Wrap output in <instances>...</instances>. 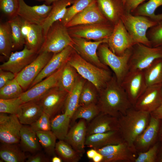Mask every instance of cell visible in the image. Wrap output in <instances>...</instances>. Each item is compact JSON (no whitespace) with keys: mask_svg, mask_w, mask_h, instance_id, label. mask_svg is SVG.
<instances>
[{"mask_svg":"<svg viewBox=\"0 0 162 162\" xmlns=\"http://www.w3.org/2000/svg\"><path fill=\"white\" fill-rule=\"evenodd\" d=\"M86 122L83 119H80L70 128L64 140L81 156L85 152L87 126Z\"/></svg>","mask_w":162,"mask_h":162,"instance_id":"obj_25","label":"cell"},{"mask_svg":"<svg viewBox=\"0 0 162 162\" xmlns=\"http://www.w3.org/2000/svg\"><path fill=\"white\" fill-rule=\"evenodd\" d=\"M121 85L133 106L147 87L143 71L139 70H129Z\"/></svg>","mask_w":162,"mask_h":162,"instance_id":"obj_12","label":"cell"},{"mask_svg":"<svg viewBox=\"0 0 162 162\" xmlns=\"http://www.w3.org/2000/svg\"><path fill=\"white\" fill-rule=\"evenodd\" d=\"M27 162H48L49 158L43 153L38 152L27 157Z\"/></svg>","mask_w":162,"mask_h":162,"instance_id":"obj_51","label":"cell"},{"mask_svg":"<svg viewBox=\"0 0 162 162\" xmlns=\"http://www.w3.org/2000/svg\"><path fill=\"white\" fill-rule=\"evenodd\" d=\"M74 50L72 46L70 45L61 52L54 54L28 88L51 75L64 65L68 62Z\"/></svg>","mask_w":162,"mask_h":162,"instance_id":"obj_22","label":"cell"},{"mask_svg":"<svg viewBox=\"0 0 162 162\" xmlns=\"http://www.w3.org/2000/svg\"><path fill=\"white\" fill-rule=\"evenodd\" d=\"M71 118L64 113L57 115L51 120V130L59 140H64L68 132Z\"/></svg>","mask_w":162,"mask_h":162,"instance_id":"obj_34","label":"cell"},{"mask_svg":"<svg viewBox=\"0 0 162 162\" xmlns=\"http://www.w3.org/2000/svg\"><path fill=\"white\" fill-rule=\"evenodd\" d=\"M43 112L38 101L32 100L21 105L20 112L17 117L22 124L31 125L39 118Z\"/></svg>","mask_w":162,"mask_h":162,"instance_id":"obj_29","label":"cell"},{"mask_svg":"<svg viewBox=\"0 0 162 162\" xmlns=\"http://www.w3.org/2000/svg\"><path fill=\"white\" fill-rule=\"evenodd\" d=\"M74 0H59L54 2L47 16L41 26L44 38L50 27L55 22L61 20L64 16L67 8Z\"/></svg>","mask_w":162,"mask_h":162,"instance_id":"obj_28","label":"cell"},{"mask_svg":"<svg viewBox=\"0 0 162 162\" xmlns=\"http://www.w3.org/2000/svg\"><path fill=\"white\" fill-rule=\"evenodd\" d=\"M162 58V46L149 47L140 43L131 48L129 59V70H143L155 59Z\"/></svg>","mask_w":162,"mask_h":162,"instance_id":"obj_7","label":"cell"},{"mask_svg":"<svg viewBox=\"0 0 162 162\" xmlns=\"http://www.w3.org/2000/svg\"><path fill=\"white\" fill-rule=\"evenodd\" d=\"M107 22H109L101 12L95 0L74 16L65 26L69 28L79 25Z\"/></svg>","mask_w":162,"mask_h":162,"instance_id":"obj_21","label":"cell"},{"mask_svg":"<svg viewBox=\"0 0 162 162\" xmlns=\"http://www.w3.org/2000/svg\"><path fill=\"white\" fill-rule=\"evenodd\" d=\"M147 0H127L124 4L125 12L132 13L139 5Z\"/></svg>","mask_w":162,"mask_h":162,"instance_id":"obj_52","label":"cell"},{"mask_svg":"<svg viewBox=\"0 0 162 162\" xmlns=\"http://www.w3.org/2000/svg\"><path fill=\"white\" fill-rule=\"evenodd\" d=\"M19 0H0V9L9 19L17 16Z\"/></svg>","mask_w":162,"mask_h":162,"instance_id":"obj_47","label":"cell"},{"mask_svg":"<svg viewBox=\"0 0 162 162\" xmlns=\"http://www.w3.org/2000/svg\"><path fill=\"white\" fill-rule=\"evenodd\" d=\"M150 117V113L136 110L133 106L118 118L119 130L124 141L136 152L134 142L148 125Z\"/></svg>","mask_w":162,"mask_h":162,"instance_id":"obj_2","label":"cell"},{"mask_svg":"<svg viewBox=\"0 0 162 162\" xmlns=\"http://www.w3.org/2000/svg\"><path fill=\"white\" fill-rule=\"evenodd\" d=\"M124 141L120 131L117 130L88 135L86 137L85 145L87 147L97 149Z\"/></svg>","mask_w":162,"mask_h":162,"instance_id":"obj_27","label":"cell"},{"mask_svg":"<svg viewBox=\"0 0 162 162\" xmlns=\"http://www.w3.org/2000/svg\"><path fill=\"white\" fill-rule=\"evenodd\" d=\"M100 112L97 104L79 106L74 112L71 120L73 123L78 119H83L89 123Z\"/></svg>","mask_w":162,"mask_h":162,"instance_id":"obj_41","label":"cell"},{"mask_svg":"<svg viewBox=\"0 0 162 162\" xmlns=\"http://www.w3.org/2000/svg\"><path fill=\"white\" fill-rule=\"evenodd\" d=\"M161 149L160 147L156 161L162 162V147Z\"/></svg>","mask_w":162,"mask_h":162,"instance_id":"obj_58","label":"cell"},{"mask_svg":"<svg viewBox=\"0 0 162 162\" xmlns=\"http://www.w3.org/2000/svg\"><path fill=\"white\" fill-rule=\"evenodd\" d=\"M124 25L135 44H142L152 47L147 36L148 29L157 22L144 16L135 15L125 12L121 17Z\"/></svg>","mask_w":162,"mask_h":162,"instance_id":"obj_4","label":"cell"},{"mask_svg":"<svg viewBox=\"0 0 162 162\" xmlns=\"http://www.w3.org/2000/svg\"><path fill=\"white\" fill-rule=\"evenodd\" d=\"M39 2H44V4L47 5H51L54 2L59 0H35Z\"/></svg>","mask_w":162,"mask_h":162,"instance_id":"obj_57","label":"cell"},{"mask_svg":"<svg viewBox=\"0 0 162 162\" xmlns=\"http://www.w3.org/2000/svg\"><path fill=\"white\" fill-rule=\"evenodd\" d=\"M12 50V43L10 26L7 21L0 24V54L8 59Z\"/></svg>","mask_w":162,"mask_h":162,"instance_id":"obj_36","label":"cell"},{"mask_svg":"<svg viewBox=\"0 0 162 162\" xmlns=\"http://www.w3.org/2000/svg\"><path fill=\"white\" fill-rule=\"evenodd\" d=\"M98 153L96 149L92 148L87 151V156L88 158L92 159Z\"/></svg>","mask_w":162,"mask_h":162,"instance_id":"obj_54","label":"cell"},{"mask_svg":"<svg viewBox=\"0 0 162 162\" xmlns=\"http://www.w3.org/2000/svg\"><path fill=\"white\" fill-rule=\"evenodd\" d=\"M160 147L159 142H156L147 151L138 153L134 162H156Z\"/></svg>","mask_w":162,"mask_h":162,"instance_id":"obj_48","label":"cell"},{"mask_svg":"<svg viewBox=\"0 0 162 162\" xmlns=\"http://www.w3.org/2000/svg\"><path fill=\"white\" fill-rule=\"evenodd\" d=\"M86 81V80L79 75L73 89L68 96L64 107V113L69 116L71 119L79 106L80 93Z\"/></svg>","mask_w":162,"mask_h":162,"instance_id":"obj_31","label":"cell"},{"mask_svg":"<svg viewBox=\"0 0 162 162\" xmlns=\"http://www.w3.org/2000/svg\"><path fill=\"white\" fill-rule=\"evenodd\" d=\"M24 92L15 78L0 88V99H7L18 98Z\"/></svg>","mask_w":162,"mask_h":162,"instance_id":"obj_43","label":"cell"},{"mask_svg":"<svg viewBox=\"0 0 162 162\" xmlns=\"http://www.w3.org/2000/svg\"><path fill=\"white\" fill-rule=\"evenodd\" d=\"M143 71L147 86L162 84V58L154 60Z\"/></svg>","mask_w":162,"mask_h":162,"instance_id":"obj_35","label":"cell"},{"mask_svg":"<svg viewBox=\"0 0 162 162\" xmlns=\"http://www.w3.org/2000/svg\"><path fill=\"white\" fill-rule=\"evenodd\" d=\"M95 0H74L70 6L67 8L65 15L60 21L65 25L78 13Z\"/></svg>","mask_w":162,"mask_h":162,"instance_id":"obj_44","label":"cell"},{"mask_svg":"<svg viewBox=\"0 0 162 162\" xmlns=\"http://www.w3.org/2000/svg\"><path fill=\"white\" fill-rule=\"evenodd\" d=\"M162 84L147 86L134 107L136 110L151 113L162 104Z\"/></svg>","mask_w":162,"mask_h":162,"instance_id":"obj_18","label":"cell"},{"mask_svg":"<svg viewBox=\"0 0 162 162\" xmlns=\"http://www.w3.org/2000/svg\"><path fill=\"white\" fill-rule=\"evenodd\" d=\"M40 144L46 154L51 156L55 155L56 137L51 130L36 132Z\"/></svg>","mask_w":162,"mask_h":162,"instance_id":"obj_42","label":"cell"},{"mask_svg":"<svg viewBox=\"0 0 162 162\" xmlns=\"http://www.w3.org/2000/svg\"><path fill=\"white\" fill-rule=\"evenodd\" d=\"M21 29L25 45L38 54L44 40L41 26L29 23L22 19Z\"/></svg>","mask_w":162,"mask_h":162,"instance_id":"obj_23","label":"cell"},{"mask_svg":"<svg viewBox=\"0 0 162 162\" xmlns=\"http://www.w3.org/2000/svg\"><path fill=\"white\" fill-rule=\"evenodd\" d=\"M64 65L51 75L24 91L19 97L22 103L38 100L50 89L58 86Z\"/></svg>","mask_w":162,"mask_h":162,"instance_id":"obj_16","label":"cell"},{"mask_svg":"<svg viewBox=\"0 0 162 162\" xmlns=\"http://www.w3.org/2000/svg\"><path fill=\"white\" fill-rule=\"evenodd\" d=\"M119 130L118 118L100 112L88 123L87 126L86 136Z\"/></svg>","mask_w":162,"mask_h":162,"instance_id":"obj_24","label":"cell"},{"mask_svg":"<svg viewBox=\"0 0 162 162\" xmlns=\"http://www.w3.org/2000/svg\"><path fill=\"white\" fill-rule=\"evenodd\" d=\"M98 6L104 16L113 25L120 20L125 12L121 0H96Z\"/></svg>","mask_w":162,"mask_h":162,"instance_id":"obj_26","label":"cell"},{"mask_svg":"<svg viewBox=\"0 0 162 162\" xmlns=\"http://www.w3.org/2000/svg\"><path fill=\"white\" fill-rule=\"evenodd\" d=\"M62 160L59 156H54L52 158L51 161L52 162H62Z\"/></svg>","mask_w":162,"mask_h":162,"instance_id":"obj_59","label":"cell"},{"mask_svg":"<svg viewBox=\"0 0 162 162\" xmlns=\"http://www.w3.org/2000/svg\"><path fill=\"white\" fill-rule=\"evenodd\" d=\"M151 115L159 120L162 119V104L150 113Z\"/></svg>","mask_w":162,"mask_h":162,"instance_id":"obj_53","label":"cell"},{"mask_svg":"<svg viewBox=\"0 0 162 162\" xmlns=\"http://www.w3.org/2000/svg\"><path fill=\"white\" fill-rule=\"evenodd\" d=\"M53 54L47 52L40 53L31 63L16 75L15 78L24 91L29 88Z\"/></svg>","mask_w":162,"mask_h":162,"instance_id":"obj_9","label":"cell"},{"mask_svg":"<svg viewBox=\"0 0 162 162\" xmlns=\"http://www.w3.org/2000/svg\"><path fill=\"white\" fill-rule=\"evenodd\" d=\"M20 146L24 152L35 153L41 149L36 132L31 126L22 125L20 132Z\"/></svg>","mask_w":162,"mask_h":162,"instance_id":"obj_30","label":"cell"},{"mask_svg":"<svg viewBox=\"0 0 162 162\" xmlns=\"http://www.w3.org/2000/svg\"><path fill=\"white\" fill-rule=\"evenodd\" d=\"M160 122V120L151 115L148 125L134 142V146L137 153L147 151L157 142Z\"/></svg>","mask_w":162,"mask_h":162,"instance_id":"obj_20","label":"cell"},{"mask_svg":"<svg viewBox=\"0 0 162 162\" xmlns=\"http://www.w3.org/2000/svg\"><path fill=\"white\" fill-rule=\"evenodd\" d=\"M68 62L81 76L93 84L98 92L106 86L113 76L109 69L100 68L88 62L74 50Z\"/></svg>","mask_w":162,"mask_h":162,"instance_id":"obj_3","label":"cell"},{"mask_svg":"<svg viewBox=\"0 0 162 162\" xmlns=\"http://www.w3.org/2000/svg\"><path fill=\"white\" fill-rule=\"evenodd\" d=\"M8 22L11 30L13 50L21 49L25 45L21 29L22 19L17 15L9 19Z\"/></svg>","mask_w":162,"mask_h":162,"instance_id":"obj_37","label":"cell"},{"mask_svg":"<svg viewBox=\"0 0 162 162\" xmlns=\"http://www.w3.org/2000/svg\"><path fill=\"white\" fill-rule=\"evenodd\" d=\"M131 48L128 50L121 56L113 53L106 43L100 44L98 49L97 54L100 61L104 64L110 68L117 81L120 84L129 71L128 63Z\"/></svg>","mask_w":162,"mask_h":162,"instance_id":"obj_5","label":"cell"},{"mask_svg":"<svg viewBox=\"0 0 162 162\" xmlns=\"http://www.w3.org/2000/svg\"><path fill=\"white\" fill-rule=\"evenodd\" d=\"M103 158V155L98 152L92 160L94 162H102Z\"/></svg>","mask_w":162,"mask_h":162,"instance_id":"obj_55","label":"cell"},{"mask_svg":"<svg viewBox=\"0 0 162 162\" xmlns=\"http://www.w3.org/2000/svg\"><path fill=\"white\" fill-rule=\"evenodd\" d=\"M73 40L72 46L74 50L83 59L100 68L109 69L108 67L100 61L97 54L99 46L103 43H107L108 39L91 41L85 38L71 37Z\"/></svg>","mask_w":162,"mask_h":162,"instance_id":"obj_10","label":"cell"},{"mask_svg":"<svg viewBox=\"0 0 162 162\" xmlns=\"http://www.w3.org/2000/svg\"><path fill=\"white\" fill-rule=\"evenodd\" d=\"M98 93L97 104L100 112L118 118L133 106L114 74Z\"/></svg>","mask_w":162,"mask_h":162,"instance_id":"obj_1","label":"cell"},{"mask_svg":"<svg viewBox=\"0 0 162 162\" xmlns=\"http://www.w3.org/2000/svg\"><path fill=\"white\" fill-rule=\"evenodd\" d=\"M106 44L112 52L119 56L123 55L135 44L121 19L114 26Z\"/></svg>","mask_w":162,"mask_h":162,"instance_id":"obj_15","label":"cell"},{"mask_svg":"<svg viewBox=\"0 0 162 162\" xmlns=\"http://www.w3.org/2000/svg\"><path fill=\"white\" fill-rule=\"evenodd\" d=\"M114 27V25L107 22L79 25L67 28L71 37L98 41L108 39Z\"/></svg>","mask_w":162,"mask_h":162,"instance_id":"obj_8","label":"cell"},{"mask_svg":"<svg viewBox=\"0 0 162 162\" xmlns=\"http://www.w3.org/2000/svg\"><path fill=\"white\" fill-rule=\"evenodd\" d=\"M50 116L44 112L39 118L30 125L35 132L51 130V120Z\"/></svg>","mask_w":162,"mask_h":162,"instance_id":"obj_49","label":"cell"},{"mask_svg":"<svg viewBox=\"0 0 162 162\" xmlns=\"http://www.w3.org/2000/svg\"><path fill=\"white\" fill-rule=\"evenodd\" d=\"M98 94L96 86L90 82L86 80L81 91L79 106L97 104Z\"/></svg>","mask_w":162,"mask_h":162,"instance_id":"obj_40","label":"cell"},{"mask_svg":"<svg viewBox=\"0 0 162 162\" xmlns=\"http://www.w3.org/2000/svg\"><path fill=\"white\" fill-rule=\"evenodd\" d=\"M19 7L17 15L29 23L41 26L48 15L52 5L45 4L41 5L29 6L24 0H19Z\"/></svg>","mask_w":162,"mask_h":162,"instance_id":"obj_19","label":"cell"},{"mask_svg":"<svg viewBox=\"0 0 162 162\" xmlns=\"http://www.w3.org/2000/svg\"><path fill=\"white\" fill-rule=\"evenodd\" d=\"M158 141L162 143V119L160 120Z\"/></svg>","mask_w":162,"mask_h":162,"instance_id":"obj_56","label":"cell"},{"mask_svg":"<svg viewBox=\"0 0 162 162\" xmlns=\"http://www.w3.org/2000/svg\"><path fill=\"white\" fill-rule=\"evenodd\" d=\"M38 54L24 45L20 51L12 52L7 61L0 65V69L10 71L16 75L37 57Z\"/></svg>","mask_w":162,"mask_h":162,"instance_id":"obj_17","label":"cell"},{"mask_svg":"<svg viewBox=\"0 0 162 162\" xmlns=\"http://www.w3.org/2000/svg\"><path fill=\"white\" fill-rule=\"evenodd\" d=\"M161 6L162 0H148L139 5L131 14L148 17L158 22L162 20V14H156L155 11Z\"/></svg>","mask_w":162,"mask_h":162,"instance_id":"obj_33","label":"cell"},{"mask_svg":"<svg viewBox=\"0 0 162 162\" xmlns=\"http://www.w3.org/2000/svg\"><path fill=\"white\" fill-rule=\"evenodd\" d=\"M16 76L10 71L0 69V88L15 78Z\"/></svg>","mask_w":162,"mask_h":162,"instance_id":"obj_50","label":"cell"},{"mask_svg":"<svg viewBox=\"0 0 162 162\" xmlns=\"http://www.w3.org/2000/svg\"><path fill=\"white\" fill-rule=\"evenodd\" d=\"M121 0L123 2L124 4L126 2V1L127 0Z\"/></svg>","mask_w":162,"mask_h":162,"instance_id":"obj_60","label":"cell"},{"mask_svg":"<svg viewBox=\"0 0 162 162\" xmlns=\"http://www.w3.org/2000/svg\"><path fill=\"white\" fill-rule=\"evenodd\" d=\"M161 93H162V84H161Z\"/></svg>","mask_w":162,"mask_h":162,"instance_id":"obj_61","label":"cell"},{"mask_svg":"<svg viewBox=\"0 0 162 162\" xmlns=\"http://www.w3.org/2000/svg\"><path fill=\"white\" fill-rule=\"evenodd\" d=\"M72 44L73 40L68 28L58 20L50 27L38 54L43 52L56 54L67 46H72Z\"/></svg>","mask_w":162,"mask_h":162,"instance_id":"obj_6","label":"cell"},{"mask_svg":"<svg viewBox=\"0 0 162 162\" xmlns=\"http://www.w3.org/2000/svg\"><path fill=\"white\" fill-rule=\"evenodd\" d=\"M147 36L152 47L162 46V20L149 29Z\"/></svg>","mask_w":162,"mask_h":162,"instance_id":"obj_46","label":"cell"},{"mask_svg":"<svg viewBox=\"0 0 162 162\" xmlns=\"http://www.w3.org/2000/svg\"><path fill=\"white\" fill-rule=\"evenodd\" d=\"M79 75L75 68L68 62L64 67L59 86L69 93L73 89Z\"/></svg>","mask_w":162,"mask_h":162,"instance_id":"obj_39","label":"cell"},{"mask_svg":"<svg viewBox=\"0 0 162 162\" xmlns=\"http://www.w3.org/2000/svg\"><path fill=\"white\" fill-rule=\"evenodd\" d=\"M55 153L62 160L67 162H77L81 156L64 140H59L56 142Z\"/></svg>","mask_w":162,"mask_h":162,"instance_id":"obj_38","label":"cell"},{"mask_svg":"<svg viewBox=\"0 0 162 162\" xmlns=\"http://www.w3.org/2000/svg\"><path fill=\"white\" fill-rule=\"evenodd\" d=\"M0 113V141L1 143L18 144L22 125L16 115Z\"/></svg>","mask_w":162,"mask_h":162,"instance_id":"obj_13","label":"cell"},{"mask_svg":"<svg viewBox=\"0 0 162 162\" xmlns=\"http://www.w3.org/2000/svg\"><path fill=\"white\" fill-rule=\"evenodd\" d=\"M104 156L102 162H134L137 153L125 142L96 149Z\"/></svg>","mask_w":162,"mask_h":162,"instance_id":"obj_14","label":"cell"},{"mask_svg":"<svg viewBox=\"0 0 162 162\" xmlns=\"http://www.w3.org/2000/svg\"><path fill=\"white\" fill-rule=\"evenodd\" d=\"M68 94V92L58 85L50 89L37 100L44 112L48 114L51 118L64 107Z\"/></svg>","mask_w":162,"mask_h":162,"instance_id":"obj_11","label":"cell"},{"mask_svg":"<svg viewBox=\"0 0 162 162\" xmlns=\"http://www.w3.org/2000/svg\"><path fill=\"white\" fill-rule=\"evenodd\" d=\"M22 104L19 97L10 99H0V112L15 115L17 116L20 113Z\"/></svg>","mask_w":162,"mask_h":162,"instance_id":"obj_45","label":"cell"},{"mask_svg":"<svg viewBox=\"0 0 162 162\" xmlns=\"http://www.w3.org/2000/svg\"><path fill=\"white\" fill-rule=\"evenodd\" d=\"M18 144L1 143L0 157L6 162H24L27 158L24 152Z\"/></svg>","mask_w":162,"mask_h":162,"instance_id":"obj_32","label":"cell"}]
</instances>
